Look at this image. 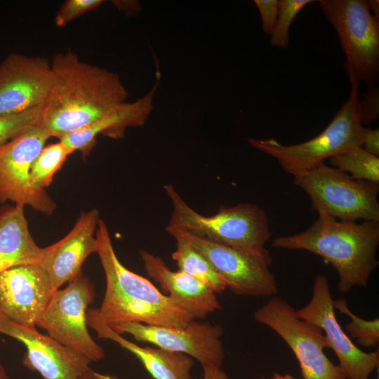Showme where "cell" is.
I'll list each match as a JSON object with an SVG mask.
<instances>
[{"label": "cell", "instance_id": "1", "mask_svg": "<svg viewBox=\"0 0 379 379\" xmlns=\"http://www.w3.org/2000/svg\"><path fill=\"white\" fill-rule=\"evenodd\" d=\"M52 85L39 125L58 138L88 127L126 102L119 76L81 61L77 53L55 54L51 61Z\"/></svg>", "mask_w": 379, "mask_h": 379}, {"label": "cell", "instance_id": "2", "mask_svg": "<svg viewBox=\"0 0 379 379\" xmlns=\"http://www.w3.org/2000/svg\"><path fill=\"white\" fill-rule=\"evenodd\" d=\"M96 253L106 279L98 312L109 327L127 323L184 327L194 320L147 279L129 270L118 259L105 222L95 232Z\"/></svg>", "mask_w": 379, "mask_h": 379}, {"label": "cell", "instance_id": "3", "mask_svg": "<svg viewBox=\"0 0 379 379\" xmlns=\"http://www.w3.org/2000/svg\"><path fill=\"white\" fill-rule=\"evenodd\" d=\"M274 247L305 250L316 254L336 270L338 288L347 293L354 286L366 288L378 266L379 222L338 220L324 214L305 231L275 238Z\"/></svg>", "mask_w": 379, "mask_h": 379}, {"label": "cell", "instance_id": "4", "mask_svg": "<svg viewBox=\"0 0 379 379\" xmlns=\"http://www.w3.org/2000/svg\"><path fill=\"white\" fill-rule=\"evenodd\" d=\"M172 206L166 230L178 229L211 241L233 248L259 252L271 238L267 216L258 206L250 203L220 206L210 216L199 214L182 198L175 187H164Z\"/></svg>", "mask_w": 379, "mask_h": 379}, {"label": "cell", "instance_id": "5", "mask_svg": "<svg viewBox=\"0 0 379 379\" xmlns=\"http://www.w3.org/2000/svg\"><path fill=\"white\" fill-rule=\"evenodd\" d=\"M351 91L330 124L314 138L293 145H285L274 139L249 138L253 148L277 160L287 173L295 175L310 170L326 159L356 147H362L364 126L358 110L360 81L348 77Z\"/></svg>", "mask_w": 379, "mask_h": 379}, {"label": "cell", "instance_id": "6", "mask_svg": "<svg viewBox=\"0 0 379 379\" xmlns=\"http://www.w3.org/2000/svg\"><path fill=\"white\" fill-rule=\"evenodd\" d=\"M293 182L307 192L318 214L379 222V183L354 179L324 162L293 175Z\"/></svg>", "mask_w": 379, "mask_h": 379}, {"label": "cell", "instance_id": "7", "mask_svg": "<svg viewBox=\"0 0 379 379\" xmlns=\"http://www.w3.org/2000/svg\"><path fill=\"white\" fill-rule=\"evenodd\" d=\"M319 4L338 35L348 76L373 86L379 75V19L366 0H320Z\"/></svg>", "mask_w": 379, "mask_h": 379}, {"label": "cell", "instance_id": "8", "mask_svg": "<svg viewBox=\"0 0 379 379\" xmlns=\"http://www.w3.org/2000/svg\"><path fill=\"white\" fill-rule=\"evenodd\" d=\"M254 321L277 333L294 353L303 379H347L339 365L324 353L328 348L322 330L299 318L284 299L274 295L253 314Z\"/></svg>", "mask_w": 379, "mask_h": 379}, {"label": "cell", "instance_id": "9", "mask_svg": "<svg viewBox=\"0 0 379 379\" xmlns=\"http://www.w3.org/2000/svg\"><path fill=\"white\" fill-rule=\"evenodd\" d=\"M172 237L187 241L213 266L234 294L242 296L272 297L278 293L275 276L270 270V252H251L222 245L185 231L166 230Z\"/></svg>", "mask_w": 379, "mask_h": 379}, {"label": "cell", "instance_id": "10", "mask_svg": "<svg viewBox=\"0 0 379 379\" xmlns=\"http://www.w3.org/2000/svg\"><path fill=\"white\" fill-rule=\"evenodd\" d=\"M95 288L82 274L56 290L36 326L60 344L98 361L105 357L104 350L91 336L86 324L88 306L94 302Z\"/></svg>", "mask_w": 379, "mask_h": 379}, {"label": "cell", "instance_id": "11", "mask_svg": "<svg viewBox=\"0 0 379 379\" xmlns=\"http://www.w3.org/2000/svg\"><path fill=\"white\" fill-rule=\"evenodd\" d=\"M49 138L38 124L0 147V203L10 201L46 215L53 213L54 201L46 190L34 188L29 177L31 166Z\"/></svg>", "mask_w": 379, "mask_h": 379}, {"label": "cell", "instance_id": "12", "mask_svg": "<svg viewBox=\"0 0 379 379\" xmlns=\"http://www.w3.org/2000/svg\"><path fill=\"white\" fill-rule=\"evenodd\" d=\"M333 302L327 278L323 274H318L314 279L310 300L295 310V314L299 318L322 330L328 348L337 356L339 366L347 379H368L379 364L378 348L368 353L354 344L340 326Z\"/></svg>", "mask_w": 379, "mask_h": 379}, {"label": "cell", "instance_id": "13", "mask_svg": "<svg viewBox=\"0 0 379 379\" xmlns=\"http://www.w3.org/2000/svg\"><path fill=\"white\" fill-rule=\"evenodd\" d=\"M110 328L120 335L130 334L137 341L186 354L197 359L201 366H220L225 357L223 329L218 324L192 320L184 327L127 323Z\"/></svg>", "mask_w": 379, "mask_h": 379}, {"label": "cell", "instance_id": "14", "mask_svg": "<svg viewBox=\"0 0 379 379\" xmlns=\"http://www.w3.org/2000/svg\"><path fill=\"white\" fill-rule=\"evenodd\" d=\"M52 85L51 61L8 54L0 63V116L43 107Z\"/></svg>", "mask_w": 379, "mask_h": 379}, {"label": "cell", "instance_id": "15", "mask_svg": "<svg viewBox=\"0 0 379 379\" xmlns=\"http://www.w3.org/2000/svg\"><path fill=\"white\" fill-rule=\"evenodd\" d=\"M0 333L22 343L26 347L22 364L42 379H77L91 362L84 354L69 348L48 335L18 324L0 311Z\"/></svg>", "mask_w": 379, "mask_h": 379}, {"label": "cell", "instance_id": "16", "mask_svg": "<svg viewBox=\"0 0 379 379\" xmlns=\"http://www.w3.org/2000/svg\"><path fill=\"white\" fill-rule=\"evenodd\" d=\"M54 292L47 272L39 264L0 273V311L21 325L36 326Z\"/></svg>", "mask_w": 379, "mask_h": 379}, {"label": "cell", "instance_id": "17", "mask_svg": "<svg viewBox=\"0 0 379 379\" xmlns=\"http://www.w3.org/2000/svg\"><path fill=\"white\" fill-rule=\"evenodd\" d=\"M99 220L97 209L82 211L65 237L44 248L39 265L47 272L54 291L82 274L84 262L96 253L95 232Z\"/></svg>", "mask_w": 379, "mask_h": 379}, {"label": "cell", "instance_id": "18", "mask_svg": "<svg viewBox=\"0 0 379 379\" xmlns=\"http://www.w3.org/2000/svg\"><path fill=\"white\" fill-rule=\"evenodd\" d=\"M139 254L149 277L194 320L204 319L221 309L216 293L204 283L181 270H171L161 258L145 250Z\"/></svg>", "mask_w": 379, "mask_h": 379}, {"label": "cell", "instance_id": "19", "mask_svg": "<svg viewBox=\"0 0 379 379\" xmlns=\"http://www.w3.org/2000/svg\"><path fill=\"white\" fill-rule=\"evenodd\" d=\"M86 324L98 338L111 340L131 352L154 379H193L191 370L194 361L190 357L157 347L139 346L112 329L98 309L88 308Z\"/></svg>", "mask_w": 379, "mask_h": 379}, {"label": "cell", "instance_id": "20", "mask_svg": "<svg viewBox=\"0 0 379 379\" xmlns=\"http://www.w3.org/2000/svg\"><path fill=\"white\" fill-rule=\"evenodd\" d=\"M158 80L146 95L132 102H126L92 125L69 133L60 139L69 154L79 151L87 157L96 143L98 134L111 138H121L128 127L141 126L153 109V97Z\"/></svg>", "mask_w": 379, "mask_h": 379}, {"label": "cell", "instance_id": "21", "mask_svg": "<svg viewBox=\"0 0 379 379\" xmlns=\"http://www.w3.org/2000/svg\"><path fill=\"white\" fill-rule=\"evenodd\" d=\"M24 208L15 204L0 207V273L41 261L44 248L32 237Z\"/></svg>", "mask_w": 379, "mask_h": 379}, {"label": "cell", "instance_id": "22", "mask_svg": "<svg viewBox=\"0 0 379 379\" xmlns=\"http://www.w3.org/2000/svg\"><path fill=\"white\" fill-rule=\"evenodd\" d=\"M174 239L176 248L171 257L178 270L201 281L214 293H222L227 288V284L210 262L182 239Z\"/></svg>", "mask_w": 379, "mask_h": 379}, {"label": "cell", "instance_id": "23", "mask_svg": "<svg viewBox=\"0 0 379 379\" xmlns=\"http://www.w3.org/2000/svg\"><path fill=\"white\" fill-rule=\"evenodd\" d=\"M332 167L360 180L379 183V157L356 147L329 159Z\"/></svg>", "mask_w": 379, "mask_h": 379}, {"label": "cell", "instance_id": "24", "mask_svg": "<svg viewBox=\"0 0 379 379\" xmlns=\"http://www.w3.org/2000/svg\"><path fill=\"white\" fill-rule=\"evenodd\" d=\"M69 154L60 140L44 146L31 166L29 177L32 186L36 190H45Z\"/></svg>", "mask_w": 379, "mask_h": 379}, {"label": "cell", "instance_id": "25", "mask_svg": "<svg viewBox=\"0 0 379 379\" xmlns=\"http://www.w3.org/2000/svg\"><path fill=\"white\" fill-rule=\"evenodd\" d=\"M333 307L341 314L350 318L345 326L346 333L357 340V343L364 347H378L379 344V319H364L354 314L348 307L345 299L340 298L333 302Z\"/></svg>", "mask_w": 379, "mask_h": 379}, {"label": "cell", "instance_id": "26", "mask_svg": "<svg viewBox=\"0 0 379 379\" xmlns=\"http://www.w3.org/2000/svg\"><path fill=\"white\" fill-rule=\"evenodd\" d=\"M313 0H280L279 13L270 42L279 48H286L289 44V29L291 23L299 12Z\"/></svg>", "mask_w": 379, "mask_h": 379}, {"label": "cell", "instance_id": "27", "mask_svg": "<svg viewBox=\"0 0 379 379\" xmlns=\"http://www.w3.org/2000/svg\"><path fill=\"white\" fill-rule=\"evenodd\" d=\"M43 107L19 114L0 116V147L28 127L39 124Z\"/></svg>", "mask_w": 379, "mask_h": 379}, {"label": "cell", "instance_id": "28", "mask_svg": "<svg viewBox=\"0 0 379 379\" xmlns=\"http://www.w3.org/2000/svg\"><path fill=\"white\" fill-rule=\"evenodd\" d=\"M102 0H67L62 4L55 16L58 27H64L85 13L95 9Z\"/></svg>", "mask_w": 379, "mask_h": 379}, {"label": "cell", "instance_id": "29", "mask_svg": "<svg viewBox=\"0 0 379 379\" xmlns=\"http://www.w3.org/2000/svg\"><path fill=\"white\" fill-rule=\"evenodd\" d=\"M378 87L368 86L363 94V98L358 102V110L361 124L369 125L374 122L379 115V91Z\"/></svg>", "mask_w": 379, "mask_h": 379}, {"label": "cell", "instance_id": "30", "mask_svg": "<svg viewBox=\"0 0 379 379\" xmlns=\"http://www.w3.org/2000/svg\"><path fill=\"white\" fill-rule=\"evenodd\" d=\"M261 17L262 29L263 32L271 36L275 28L278 13V0H255Z\"/></svg>", "mask_w": 379, "mask_h": 379}, {"label": "cell", "instance_id": "31", "mask_svg": "<svg viewBox=\"0 0 379 379\" xmlns=\"http://www.w3.org/2000/svg\"><path fill=\"white\" fill-rule=\"evenodd\" d=\"M362 146L368 153L379 157V130L368 127L364 128Z\"/></svg>", "mask_w": 379, "mask_h": 379}, {"label": "cell", "instance_id": "32", "mask_svg": "<svg viewBox=\"0 0 379 379\" xmlns=\"http://www.w3.org/2000/svg\"><path fill=\"white\" fill-rule=\"evenodd\" d=\"M202 368L204 375L200 379H231L219 366L208 364Z\"/></svg>", "mask_w": 379, "mask_h": 379}, {"label": "cell", "instance_id": "33", "mask_svg": "<svg viewBox=\"0 0 379 379\" xmlns=\"http://www.w3.org/2000/svg\"><path fill=\"white\" fill-rule=\"evenodd\" d=\"M77 379H119V378L111 374L98 373L88 366L78 376Z\"/></svg>", "mask_w": 379, "mask_h": 379}, {"label": "cell", "instance_id": "34", "mask_svg": "<svg viewBox=\"0 0 379 379\" xmlns=\"http://www.w3.org/2000/svg\"><path fill=\"white\" fill-rule=\"evenodd\" d=\"M369 11L377 19H379V1L366 0Z\"/></svg>", "mask_w": 379, "mask_h": 379}, {"label": "cell", "instance_id": "35", "mask_svg": "<svg viewBox=\"0 0 379 379\" xmlns=\"http://www.w3.org/2000/svg\"><path fill=\"white\" fill-rule=\"evenodd\" d=\"M272 379H295L293 376L289 374H281L279 373H274Z\"/></svg>", "mask_w": 379, "mask_h": 379}, {"label": "cell", "instance_id": "36", "mask_svg": "<svg viewBox=\"0 0 379 379\" xmlns=\"http://www.w3.org/2000/svg\"><path fill=\"white\" fill-rule=\"evenodd\" d=\"M0 379H9L4 367L0 364Z\"/></svg>", "mask_w": 379, "mask_h": 379}, {"label": "cell", "instance_id": "37", "mask_svg": "<svg viewBox=\"0 0 379 379\" xmlns=\"http://www.w3.org/2000/svg\"><path fill=\"white\" fill-rule=\"evenodd\" d=\"M260 379H267V378H260Z\"/></svg>", "mask_w": 379, "mask_h": 379}]
</instances>
